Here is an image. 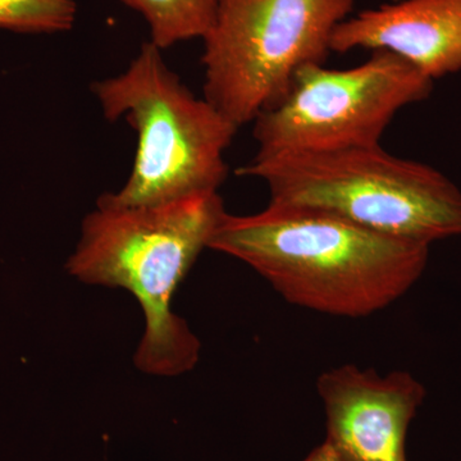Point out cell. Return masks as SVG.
<instances>
[{
	"label": "cell",
	"instance_id": "obj_1",
	"mask_svg": "<svg viewBox=\"0 0 461 461\" xmlns=\"http://www.w3.org/2000/svg\"><path fill=\"white\" fill-rule=\"evenodd\" d=\"M208 249L248 264L291 304L362 318L393 304L420 281L430 247L269 203L257 214H224Z\"/></svg>",
	"mask_w": 461,
	"mask_h": 461
},
{
	"label": "cell",
	"instance_id": "obj_2",
	"mask_svg": "<svg viewBox=\"0 0 461 461\" xmlns=\"http://www.w3.org/2000/svg\"><path fill=\"white\" fill-rule=\"evenodd\" d=\"M226 213L220 194L212 193L159 205L96 204L85 218L66 268L84 284L136 297L145 318L133 357L141 372L175 377L198 364L202 345L173 313L172 299Z\"/></svg>",
	"mask_w": 461,
	"mask_h": 461
},
{
	"label": "cell",
	"instance_id": "obj_3",
	"mask_svg": "<svg viewBox=\"0 0 461 461\" xmlns=\"http://www.w3.org/2000/svg\"><path fill=\"white\" fill-rule=\"evenodd\" d=\"M271 204L311 209L391 238L432 245L461 236V190L435 167L375 147L257 157Z\"/></svg>",
	"mask_w": 461,
	"mask_h": 461
},
{
	"label": "cell",
	"instance_id": "obj_4",
	"mask_svg": "<svg viewBox=\"0 0 461 461\" xmlns=\"http://www.w3.org/2000/svg\"><path fill=\"white\" fill-rule=\"evenodd\" d=\"M111 122L124 118L138 133L129 180L98 204L131 208L218 193L226 180L224 153L238 132L208 102L169 69L150 41L123 74L91 86Z\"/></svg>",
	"mask_w": 461,
	"mask_h": 461
},
{
	"label": "cell",
	"instance_id": "obj_5",
	"mask_svg": "<svg viewBox=\"0 0 461 461\" xmlns=\"http://www.w3.org/2000/svg\"><path fill=\"white\" fill-rule=\"evenodd\" d=\"M355 0H221L203 39L204 98L235 126L254 122L306 65H324Z\"/></svg>",
	"mask_w": 461,
	"mask_h": 461
},
{
	"label": "cell",
	"instance_id": "obj_6",
	"mask_svg": "<svg viewBox=\"0 0 461 461\" xmlns=\"http://www.w3.org/2000/svg\"><path fill=\"white\" fill-rule=\"evenodd\" d=\"M435 81L386 50L362 65H306L280 102L254 120L257 157L375 147L402 109L429 99Z\"/></svg>",
	"mask_w": 461,
	"mask_h": 461
},
{
	"label": "cell",
	"instance_id": "obj_7",
	"mask_svg": "<svg viewBox=\"0 0 461 461\" xmlns=\"http://www.w3.org/2000/svg\"><path fill=\"white\" fill-rule=\"evenodd\" d=\"M317 391L327 436L341 461H408L406 436L426 399L411 373L381 375L353 364L321 373Z\"/></svg>",
	"mask_w": 461,
	"mask_h": 461
},
{
	"label": "cell",
	"instance_id": "obj_8",
	"mask_svg": "<svg viewBox=\"0 0 461 461\" xmlns=\"http://www.w3.org/2000/svg\"><path fill=\"white\" fill-rule=\"evenodd\" d=\"M330 50H386L432 81L461 71V0H399L348 17Z\"/></svg>",
	"mask_w": 461,
	"mask_h": 461
},
{
	"label": "cell",
	"instance_id": "obj_9",
	"mask_svg": "<svg viewBox=\"0 0 461 461\" xmlns=\"http://www.w3.org/2000/svg\"><path fill=\"white\" fill-rule=\"evenodd\" d=\"M147 20L151 44L165 50L177 42L204 39L221 0H121Z\"/></svg>",
	"mask_w": 461,
	"mask_h": 461
},
{
	"label": "cell",
	"instance_id": "obj_10",
	"mask_svg": "<svg viewBox=\"0 0 461 461\" xmlns=\"http://www.w3.org/2000/svg\"><path fill=\"white\" fill-rule=\"evenodd\" d=\"M75 0H0V29L23 33L68 32L75 25Z\"/></svg>",
	"mask_w": 461,
	"mask_h": 461
},
{
	"label": "cell",
	"instance_id": "obj_11",
	"mask_svg": "<svg viewBox=\"0 0 461 461\" xmlns=\"http://www.w3.org/2000/svg\"><path fill=\"white\" fill-rule=\"evenodd\" d=\"M303 461H341L329 442H321Z\"/></svg>",
	"mask_w": 461,
	"mask_h": 461
},
{
	"label": "cell",
	"instance_id": "obj_12",
	"mask_svg": "<svg viewBox=\"0 0 461 461\" xmlns=\"http://www.w3.org/2000/svg\"><path fill=\"white\" fill-rule=\"evenodd\" d=\"M391 2H399V0H391Z\"/></svg>",
	"mask_w": 461,
	"mask_h": 461
}]
</instances>
